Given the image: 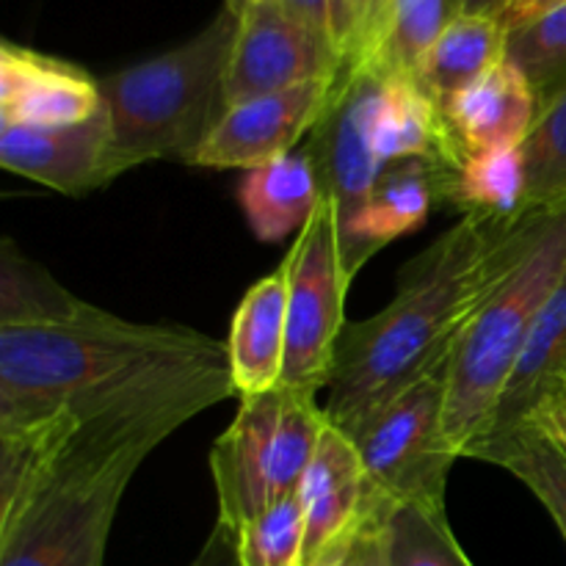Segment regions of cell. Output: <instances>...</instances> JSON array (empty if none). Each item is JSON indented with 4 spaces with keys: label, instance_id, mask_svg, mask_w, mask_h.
<instances>
[{
    "label": "cell",
    "instance_id": "obj_32",
    "mask_svg": "<svg viewBox=\"0 0 566 566\" xmlns=\"http://www.w3.org/2000/svg\"><path fill=\"white\" fill-rule=\"evenodd\" d=\"M385 3L387 0H357V44H354V53L348 64L363 59L365 50L370 48L376 31H379L381 14H385Z\"/></svg>",
    "mask_w": 566,
    "mask_h": 566
},
{
    "label": "cell",
    "instance_id": "obj_19",
    "mask_svg": "<svg viewBox=\"0 0 566 566\" xmlns=\"http://www.w3.org/2000/svg\"><path fill=\"white\" fill-rule=\"evenodd\" d=\"M321 199L324 182L307 149L243 171L238 186L243 216L263 243H280L293 232L298 235Z\"/></svg>",
    "mask_w": 566,
    "mask_h": 566
},
{
    "label": "cell",
    "instance_id": "obj_28",
    "mask_svg": "<svg viewBox=\"0 0 566 566\" xmlns=\"http://www.w3.org/2000/svg\"><path fill=\"white\" fill-rule=\"evenodd\" d=\"M287 14L302 20L315 33L335 44L346 64L357 44V14L352 0H276Z\"/></svg>",
    "mask_w": 566,
    "mask_h": 566
},
{
    "label": "cell",
    "instance_id": "obj_27",
    "mask_svg": "<svg viewBox=\"0 0 566 566\" xmlns=\"http://www.w3.org/2000/svg\"><path fill=\"white\" fill-rule=\"evenodd\" d=\"M241 566H304V514L298 495L254 514L235 534Z\"/></svg>",
    "mask_w": 566,
    "mask_h": 566
},
{
    "label": "cell",
    "instance_id": "obj_17",
    "mask_svg": "<svg viewBox=\"0 0 566 566\" xmlns=\"http://www.w3.org/2000/svg\"><path fill=\"white\" fill-rule=\"evenodd\" d=\"M343 566H475L448 525L446 509L392 503L365 514Z\"/></svg>",
    "mask_w": 566,
    "mask_h": 566
},
{
    "label": "cell",
    "instance_id": "obj_14",
    "mask_svg": "<svg viewBox=\"0 0 566 566\" xmlns=\"http://www.w3.org/2000/svg\"><path fill=\"white\" fill-rule=\"evenodd\" d=\"M0 166L11 175L77 197L108 182L111 125L105 105L94 119L70 127H0Z\"/></svg>",
    "mask_w": 566,
    "mask_h": 566
},
{
    "label": "cell",
    "instance_id": "obj_12",
    "mask_svg": "<svg viewBox=\"0 0 566 566\" xmlns=\"http://www.w3.org/2000/svg\"><path fill=\"white\" fill-rule=\"evenodd\" d=\"M296 495L304 514V566H343L365 520V473L354 440L332 420Z\"/></svg>",
    "mask_w": 566,
    "mask_h": 566
},
{
    "label": "cell",
    "instance_id": "obj_1",
    "mask_svg": "<svg viewBox=\"0 0 566 566\" xmlns=\"http://www.w3.org/2000/svg\"><path fill=\"white\" fill-rule=\"evenodd\" d=\"M238 398L227 343L83 302L11 238L0 249V429L186 426Z\"/></svg>",
    "mask_w": 566,
    "mask_h": 566
},
{
    "label": "cell",
    "instance_id": "obj_31",
    "mask_svg": "<svg viewBox=\"0 0 566 566\" xmlns=\"http://www.w3.org/2000/svg\"><path fill=\"white\" fill-rule=\"evenodd\" d=\"M566 0H509L506 9L501 11V25L503 31H517V28L528 25V22L539 20V17H545L547 11L558 9V6H564Z\"/></svg>",
    "mask_w": 566,
    "mask_h": 566
},
{
    "label": "cell",
    "instance_id": "obj_10",
    "mask_svg": "<svg viewBox=\"0 0 566 566\" xmlns=\"http://www.w3.org/2000/svg\"><path fill=\"white\" fill-rule=\"evenodd\" d=\"M346 59L321 33L263 0L238 17L235 44L224 77V111L304 83L337 81Z\"/></svg>",
    "mask_w": 566,
    "mask_h": 566
},
{
    "label": "cell",
    "instance_id": "obj_35",
    "mask_svg": "<svg viewBox=\"0 0 566 566\" xmlns=\"http://www.w3.org/2000/svg\"><path fill=\"white\" fill-rule=\"evenodd\" d=\"M352 3H354V14H357V0H352Z\"/></svg>",
    "mask_w": 566,
    "mask_h": 566
},
{
    "label": "cell",
    "instance_id": "obj_29",
    "mask_svg": "<svg viewBox=\"0 0 566 566\" xmlns=\"http://www.w3.org/2000/svg\"><path fill=\"white\" fill-rule=\"evenodd\" d=\"M528 420H534V423L562 448V453L566 457V385L553 390L551 396L534 409V415H531Z\"/></svg>",
    "mask_w": 566,
    "mask_h": 566
},
{
    "label": "cell",
    "instance_id": "obj_20",
    "mask_svg": "<svg viewBox=\"0 0 566 566\" xmlns=\"http://www.w3.org/2000/svg\"><path fill=\"white\" fill-rule=\"evenodd\" d=\"M566 379V274L536 315L486 437L523 423ZM484 437V440H486ZM481 440V442H484ZM479 442V446H481Z\"/></svg>",
    "mask_w": 566,
    "mask_h": 566
},
{
    "label": "cell",
    "instance_id": "obj_5",
    "mask_svg": "<svg viewBox=\"0 0 566 566\" xmlns=\"http://www.w3.org/2000/svg\"><path fill=\"white\" fill-rule=\"evenodd\" d=\"M566 274V210L542 221L534 243L475 310L446 368L448 446L468 459L490 431L497 401L536 315Z\"/></svg>",
    "mask_w": 566,
    "mask_h": 566
},
{
    "label": "cell",
    "instance_id": "obj_8",
    "mask_svg": "<svg viewBox=\"0 0 566 566\" xmlns=\"http://www.w3.org/2000/svg\"><path fill=\"white\" fill-rule=\"evenodd\" d=\"M282 263L287 269V348L282 385L318 396L329 387L337 343L348 326L346 293L352 287L343 269L337 210L326 193Z\"/></svg>",
    "mask_w": 566,
    "mask_h": 566
},
{
    "label": "cell",
    "instance_id": "obj_7",
    "mask_svg": "<svg viewBox=\"0 0 566 566\" xmlns=\"http://www.w3.org/2000/svg\"><path fill=\"white\" fill-rule=\"evenodd\" d=\"M446 368L398 392L348 434L363 462L365 514L392 503L446 509L448 473L459 462L442 429Z\"/></svg>",
    "mask_w": 566,
    "mask_h": 566
},
{
    "label": "cell",
    "instance_id": "obj_22",
    "mask_svg": "<svg viewBox=\"0 0 566 566\" xmlns=\"http://www.w3.org/2000/svg\"><path fill=\"white\" fill-rule=\"evenodd\" d=\"M468 459L495 464L523 481L539 497L566 542V457L534 420L490 434Z\"/></svg>",
    "mask_w": 566,
    "mask_h": 566
},
{
    "label": "cell",
    "instance_id": "obj_13",
    "mask_svg": "<svg viewBox=\"0 0 566 566\" xmlns=\"http://www.w3.org/2000/svg\"><path fill=\"white\" fill-rule=\"evenodd\" d=\"M103 111L97 77L55 55L0 44V127H70Z\"/></svg>",
    "mask_w": 566,
    "mask_h": 566
},
{
    "label": "cell",
    "instance_id": "obj_34",
    "mask_svg": "<svg viewBox=\"0 0 566 566\" xmlns=\"http://www.w3.org/2000/svg\"><path fill=\"white\" fill-rule=\"evenodd\" d=\"M258 3H263V0H227V9H230L232 14L241 17L243 11H249L252 6H258Z\"/></svg>",
    "mask_w": 566,
    "mask_h": 566
},
{
    "label": "cell",
    "instance_id": "obj_33",
    "mask_svg": "<svg viewBox=\"0 0 566 566\" xmlns=\"http://www.w3.org/2000/svg\"><path fill=\"white\" fill-rule=\"evenodd\" d=\"M509 0H457V11L462 14H486V17H501L506 9Z\"/></svg>",
    "mask_w": 566,
    "mask_h": 566
},
{
    "label": "cell",
    "instance_id": "obj_16",
    "mask_svg": "<svg viewBox=\"0 0 566 566\" xmlns=\"http://www.w3.org/2000/svg\"><path fill=\"white\" fill-rule=\"evenodd\" d=\"M230 370L238 398L260 396L282 385L287 348V269L260 276L232 315Z\"/></svg>",
    "mask_w": 566,
    "mask_h": 566
},
{
    "label": "cell",
    "instance_id": "obj_26",
    "mask_svg": "<svg viewBox=\"0 0 566 566\" xmlns=\"http://www.w3.org/2000/svg\"><path fill=\"white\" fill-rule=\"evenodd\" d=\"M506 59L523 70L539 103L566 86V3L506 33Z\"/></svg>",
    "mask_w": 566,
    "mask_h": 566
},
{
    "label": "cell",
    "instance_id": "obj_21",
    "mask_svg": "<svg viewBox=\"0 0 566 566\" xmlns=\"http://www.w3.org/2000/svg\"><path fill=\"white\" fill-rule=\"evenodd\" d=\"M503 59H506V31L501 20L457 11L420 61L415 81L442 108L453 94L479 81Z\"/></svg>",
    "mask_w": 566,
    "mask_h": 566
},
{
    "label": "cell",
    "instance_id": "obj_3",
    "mask_svg": "<svg viewBox=\"0 0 566 566\" xmlns=\"http://www.w3.org/2000/svg\"><path fill=\"white\" fill-rule=\"evenodd\" d=\"M169 423L83 426L0 492V566H103L122 495Z\"/></svg>",
    "mask_w": 566,
    "mask_h": 566
},
{
    "label": "cell",
    "instance_id": "obj_2",
    "mask_svg": "<svg viewBox=\"0 0 566 566\" xmlns=\"http://www.w3.org/2000/svg\"><path fill=\"white\" fill-rule=\"evenodd\" d=\"M547 216H462L398 276L385 310L337 343L326 418L352 434L387 401L446 368L475 310L523 260Z\"/></svg>",
    "mask_w": 566,
    "mask_h": 566
},
{
    "label": "cell",
    "instance_id": "obj_6",
    "mask_svg": "<svg viewBox=\"0 0 566 566\" xmlns=\"http://www.w3.org/2000/svg\"><path fill=\"white\" fill-rule=\"evenodd\" d=\"M326 423V409L296 387L280 385L241 398L238 415L210 451L219 525L238 534L254 514L296 495Z\"/></svg>",
    "mask_w": 566,
    "mask_h": 566
},
{
    "label": "cell",
    "instance_id": "obj_9",
    "mask_svg": "<svg viewBox=\"0 0 566 566\" xmlns=\"http://www.w3.org/2000/svg\"><path fill=\"white\" fill-rule=\"evenodd\" d=\"M385 75L374 66L352 64L337 75L332 99L315 125L307 153L318 166L324 193L335 202L340 252L352 241L376 180L385 171L376 149Z\"/></svg>",
    "mask_w": 566,
    "mask_h": 566
},
{
    "label": "cell",
    "instance_id": "obj_36",
    "mask_svg": "<svg viewBox=\"0 0 566 566\" xmlns=\"http://www.w3.org/2000/svg\"><path fill=\"white\" fill-rule=\"evenodd\" d=\"M564 385H566V379H564ZM564 385H562V387H564Z\"/></svg>",
    "mask_w": 566,
    "mask_h": 566
},
{
    "label": "cell",
    "instance_id": "obj_24",
    "mask_svg": "<svg viewBox=\"0 0 566 566\" xmlns=\"http://www.w3.org/2000/svg\"><path fill=\"white\" fill-rule=\"evenodd\" d=\"M453 14L457 0H387L374 42L354 64L374 66L381 75L415 77Z\"/></svg>",
    "mask_w": 566,
    "mask_h": 566
},
{
    "label": "cell",
    "instance_id": "obj_11",
    "mask_svg": "<svg viewBox=\"0 0 566 566\" xmlns=\"http://www.w3.org/2000/svg\"><path fill=\"white\" fill-rule=\"evenodd\" d=\"M332 88L335 81L304 83L287 92L232 105L199 144L188 166L249 171L291 155V149L321 122L332 99Z\"/></svg>",
    "mask_w": 566,
    "mask_h": 566
},
{
    "label": "cell",
    "instance_id": "obj_18",
    "mask_svg": "<svg viewBox=\"0 0 566 566\" xmlns=\"http://www.w3.org/2000/svg\"><path fill=\"white\" fill-rule=\"evenodd\" d=\"M440 171L426 160H398L387 166L370 191L352 241L340 252L348 280L354 282L379 249L423 227L434 199H440Z\"/></svg>",
    "mask_w": 566,
    "mask_h": 566
},
{
    "label": "cell",
    "instance_id": "obj_15",
    "mask_svg": "<svg viewBox=\"0 0 566 566\" xmlns=\"http://www.w3.org/2000/svg\"><path fill=\"white\" fill-rule=\"evenodd\" d=\"M539 108V94L523 70L503 59L479 81L453 94L440 111L462 153H486L523 147Z\"/></svg>",
    "mask_w": 566,
    "mask_h": 566
},
{
    "label": "cell",
    "instance_id": "obj_25",
    "mask_svg": "<svg viewBox=\"0 0 566 566\" xmlns=\"http://www.w3.org/2000/svg\"><path fill=\"white\" fill-rule=\"evenodd\" d=\"M525 216L566 210V86L542 103L539 116L523 142Z\"/></svg>",
    "mask_w": 566,
    "mask_h": 566
},
{
    "label": "cell",
    "instance_id": "obj_4",
    "mask_svg": "<svg viewBox=\"0 0 566 566\" xmlns=\"http://www.w3.org/2000/svg\"><path fill=\"white\" fill-rule=\"evenodd\" d=\"M238 14L213 17L205 31L155 59L99 77L111 125V175L149 160H188L224 114V77Z\"/></svg>",
    "mask_w": 566,
    "mask_h": 566
},
{
    "label": "cell",
    "instance_id": "obj_23",
    "mask_svg": "<svg viewBox=\"0 0 566 566\" xmlns=\"http://www.w3.org/2000/svg\"><path fill=\"white\" fill-rule=\"evenodd\" d=\"M523 147L464 153L442 188V199L457 205L462 216L481 219H520L525 216Z\"/></svg>",
    "mask_w": 566,
    "mask_h": 566
},
{
    "label": "cell",
    "instance_id": "obj_30",
    "mask_svg": "<svg viewBox=\"0 0 566 566\" xmlns=\"http://www.w3.org/2000/svg\"><path fill=\"white\" fill-rule=\"evenodd\" d=\"M188 566H241L238 564V547H235V534L224 525L216 523L213 534L208 536L205 547L199 551V556L193 558Z\"/></svg>",
    "mask_w": 566,
    "mask_h": 566
}]
</instances>
